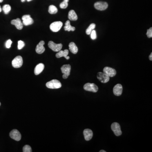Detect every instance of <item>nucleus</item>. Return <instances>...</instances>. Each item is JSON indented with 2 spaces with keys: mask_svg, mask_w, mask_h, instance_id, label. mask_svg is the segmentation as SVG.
Returning a JSON list of instances; mask_svg holds the SVG:
<instances>
[{
  "mask_svg": "<svg viewBox=\"0 0 152 152\" xmlns=\"http://www.w3.org/2000/svg\"><path fill=\"white\" fill-rule=\"evenodd\" d=\"M58 10L56 6L54 5H50L49 7L48 11L50 14H55L58 12Z\"/></svg>",
  "mask_w": 152,
  "mask_h": 152,
  "instance_id": "22",
  "label": "nucleus"
},
{
  "mask_svg": "<svg viewBox=\"0 0 152 152\" xmlns=\"http://www.w3.org/2000/svg\"><path fill=\"white\" fill-rule=\"evenodd\" d=\"M63 26V23L60 21L55 22L50 25V29L53 32H57L60 30Z\"/></svg>",
  "mask_w": 152,
  "mask_h": 152,
  "instance_id": "5",
  "label": "nucleus"
},
{
  "mask_svg": "<svg viewBox=\"0 0 152 152\" xmlns=\"http://www.w3.org/2000/svg\"><path fill=\"white\" fill-rule=\"evenodd\" d=\"M113 93L115 96H120L123 92V87L121 84H118L114 87L113 90Z\"/></svg>",
  "mask_w": 152,
  "mask_h": 152,
  "instance_id": "13",
  "label": "nucleus"
},
{
  "mask_svg": "<svg viewBox=\"0 0 152 152\" xmlns=\"http://www.w3.org/2000/svg\"><path fill=\"white\" fill-rule=\"evenodd\" d=\"M2 11V9H1V6H0V12Z\"/></svg>",
  "mask_w": 152,
  "mask_h": 152,
  "instance_id": "33",
  "label": "nucleus"
},
{
  "mask_svg": "<svg viewBox=\"0 0 152 152\" xmlns=\"http://www.w3.org/2000/svg\"><path fill=\"white\" fill-rule=\"evenodd\" d=\"M84 89L85 90L88 91L96 93L98 91V86L94 83H87L84 86Z\"/></svg>",
  "mask_w": 152,
  "mask_h": 152,
  "instance_id": "4",
  "label": "nucleus"
},
{
  "mask_svg": "<svg viewBox=\"0 0 152 152\" xmlns=\"http://www.w3.org/2000/svg\"><path fill=\"white\" fill-rule=\"evenodd\" d=\"M46 87L49 89H58L61 87L62 85L60 81L57 80H53L47 82Z\"/></svg>",
  "mask_w": 152,
  "mask_h": 152,
  "instance_id": "1",
  "label": "nucleus"
},
{
  "mask_svg": "<svg viewBox=\"0 0 152 152\" xmlns=\"http://www.w3.org/2000/svg\"><path fill=\"white\" fill-rule=\"evenodd\" d=\"M12 42L10 39H9L7 41L6 43V48H8V49L10 48L11 47V46Z\"/></svg>",
  "mask_w": 152,
  "mask_h": 152,
  "instance_id": "30",
  "label": "nucleus"
},
{
  "mask_svg": "<svg viewBox=\"0 0 152 152\" xmlns=\"http://www.w3.org/2000/svg\"><path fill=\"white\" fill-rule=\"evenodd\" d=\"M147 36L148 38H152V28H150L149 29L147 30Z\"/></svg>",
  "mask_w": 152,
  "mask_h": 152,
  "instance_id": "29",
  "label": "nucleus"
},
{
  "mask_svg": "<svg viewBox=\"0 0 152 152\" xmlns=\"http://www.w3.org/2000/svg\"><path fill=\"white\" fill-rule=\"evenodd\" d=\"M95 28H96L95 24H91V25H90L88 27V28L86 30V34L87 35H90L91 32H92L93 30Z\"/></svg>",
  "mask_w": 152,
  "mask_h": 152,
  "instance_id": "23",
  "label": "nucleus"
},
{
  "mask_svg": "<svg viewBox=\"0 0 152 152\" xmlns=\"http://www.w3.org/2000/svg\"><path fill=\"white\" fill-rule=\"evenodd\" d=\"M32 151V149L29 145H26L25 146H24L23 148V152H31Z\"/></svg>",
  "mask_w": 152,
  "mask_h": 152,
  "instance_id": "27",
  "label": "nucleus"
},
{
  "mask_svg": "<svg viewBox=\"0 0 152 152\" xmlns=\"http://www.w3.org/2000/svg\"><path fill=\"white\" fill-rule=\"evenodd\" d=\"M69 0H64L63 2H62L60 5V7L61 9H66L68 6V2Z\"/></svg>",
  "mask_w": 152,
  "mask_h": 152,
  "instance_id": "25",
  "label": "nucleus"
},
{
  "mask_svg": "<svg viewBox=\"0 0 152 152\" xmlns=\"http://www.w3.org/2000/svg\"><path fill=\"white\" fill-rule=\"evenodd\" d=\"M48 47L54 52H58L61 49L63 45L61 44H57L53 41H49L48 43Z\"/></svg>",
  "mask_w": 152,
  "mask_h": 152,
  "instance_id": "7",
  "label": "nucleus"
},
{
  "mask_svg": "<svg viewBox=\"0 0 152 152\" xmlns=\"http://www.w3.org/2000/svg\"><path fill=\"white\" fill-rule=\"evenodd\" d=\"M97 77L98 79L102 83H106L108 82L109 80V77L104 72H99L97 74Z\"/></svg>",
  "mask_w": 152,
  "mask_h": 152,
  "instance_id": "8",
  "label": "nucleus"
},
{
  "mask_svg": "<svg viewBox=\"0 0 152 152\" xmlns=\"http://www.w3.org/2000/svg\"><path fill=\"white\" fill-rule=\"evenodd\" d=\"M11 10V7L10 5L8 4H6L3 6V10L4 11V13L5 14H8L10 12Z\"/></svg>",
  "mask_w": 152,
  "mask_h": 152,
  "instance_id": "24",
  "label": "nucleus"
},
{
  "mask_svg": "<svg viewBox=\"0 0 152 152\" xmlns=\"http://www.w3.org/2000/svg\"><path fill=\"white\" fill-rule=\"evenodd\" d=\"M22 24L26 26L32 25L33 23V20L30 15H25L22 16Z\"/></svg>",
  "mask_w": 152,
  "mask_h": 152,
  "instance_id": "12",
  "label": "nucleus"
},
{
  "mask_svg": "<svg viewBox=\"0 0 152 152\" xmlns=\"http://www.w3.org/2000/svg\"><path fill=\"white\" fill-rule=\"evenodd\" d=\"M69 49L70 51L74 54H77L78 51V49L76 44L73 42H71L69 44Z\"/></svg>",
  "mask_w": 152,
  "mask_h": 152,
  "instance_id": "19",
  "label": "nucleus"
},
{
  "mask_svg": "<svg viewBox=\"0 0 152 152\" xmlns=\"http://www.w3.org/2000/svg\"><path fill=\"white\" fill-rule=\"evenodd\" d=\"M23 59L21 56H17L12 61V65L15 68H19L22 66Z\"/></svg>",
  "mask_w": 152,
  "mask_h": 152,
  "instance_id": "3",
  "label": "nucleus"
},
{
  "mask_svg": "<svg viewBox=\"0 0 152 152\" xmlns=\"http://www.w3.org/2000/svg\"><path fill=\"white\" fill-rule=\"evenodd\" d=\"M69 53V50L68 49H65L64 51L60 50L56 54V57L57 58H60L62 57H64L67 60H69L70 58L68 56Z\"/></svg>",
  "mask_w": 152,
  "mask_h": 152,
  "instance_id": "16",
  "label": "nucleus"
},
{
  "mask_svg": "<svg viewBox=\"0 0 152 152\" xmlns=\"http://www.w3.org/2000/svg\"><path fill=\"white\" fill-rule=\"evenodd\" d=\"M90 35H91V39H93V40H95V39H96V37H97L96 33V31L94 30H93L92 31V32H91Z\"/></svg>",
  "mask_w": 152,
  "mask_h": 152,
  "instance_id": "28",
  "label": "nucleus"
},
{
  "mask_svg": "<svg viewBox=\"0 0 152 152\" xmlns=\"http://www.w3.org/2000/svg\"><path fill=\"white\" fill-rule=\"evenodd\" d=\"M3 1V0H0V3L2 2Z\"/></svg>",
  "mask_w": 152,
  "mask_h": 152,
  "instance_id": "35",
  "label": "nucleus"
},
{
  "mask_svg": "<svg viewBox=\"0 0 152 152\" xmlns=\"http://www.w3.org/2000/svg\"><path fill=\"white\" fill-rule=\"evenodd\" d=\"M10 137L17 141H19L21 139V134L17 129H14L9 134Z\"/></svg>",
  "mask_w": 152,
  "mask_h": 152,
  "instance_id": "9",
  "label": "nucleus"
},
{
  "mask_svg": "<svg viewBox=\"0 0 152 152\" xmlns=\"http://www.w3.org/2000/svg\"><path fill=\"white\" fill-rule=\"evenodd\" d=\"M44 41H41L37 45L36 47V51L38 54H41L43 53L45 50V49L44 47Z\"/></svg>",
  "mask_w": 152,
  "mask_h": 152,
  "instance_id": "14",
  "label": "nucleus"
},
{
  "mask_svg": "<svg viewBox=\"0 0 152 152\" xmlns=\"http://www.w3.org/2000/svg\"><path fill=\"white\" fill-rule=\"evenodd\" d=\"M27 1H28V2H30V1H31L32 0H27Z\"/></svg>",
  "mask_w": 152,
  "mask_h": 152,
  "instance_id": "36",
  "label": "nucleus"
},
{
  "mask_svg": "<svg viewBox=\"0 0 152 152\" xmlns=\"http://www.w3.org/2000/svg\"><path fill=\"white\" fill-rule=\"evenodd\" d=\"M103 72L105 73L109 77H113L116 74V70L115 69L109 67H104V69H103Z\"/></svg>",
  "mask_w": 152,
  "mask_h": 152,
  "instance_id": "11",
  "label": "nucleus"
},
{
  "mask_svg": "<svg viewBox=\"0 0 152 152\" xmlns=\"http://www.w3.org/2000/svg\"><path fill=\"white\" fill-rule=\"evenodd\" d=\"M71 69V66L69 64L64 65L61 68L62 73L64 74L63 78L64 79L67 78L70 75V71Z\"/></svg>",
  "mask_w": 152,
  "mask_h": 152,
  "instance_id": "2",
  "label": "nucleus"
},
{
  "mask_svg": "<svg viewBox=\"0 0 152 152\" xmlns=\"http://www.w3.org/2000/svg\"><path fill=\"white\" fill-rule=\"evenodd\" d=\"M1 103L0 102V106H1Z\"/></svg>",
  "mask_w": 152,
  "mask_h": 152,
  "instance_id": "37",
  "label": "nucleus"
},
{
  "mask_svg": "<svg viewBox=\"0 0 152 152\" xmlns=\"http://www.w3.org/2000/svg\"><path fill=\"white\" fill-rule=\"evenodd\" d=\"M100 152H106V151H104V150H101L99 151Z\"/></svg>",
  "mask_w": 152,
  "mask_h": 152,
  "instance_id": "32",
  "label": "nucleus"
},
{
  "mask_svg": "<svg viewBox=\"0 0 152 152\" xmlns=\"http://www.w3.org/2000/svg\"><path fill=\"white\" fill-rule=\"evenodd\" d=\"M21 2H25L26 1V0H21Z\"/></svg>",
  "mask_w": 152,
  "mask_h": 152,
  "instance_id": "34",
  "label": "nucleus"
},
{
  "mask_svg": "<svg viewBox=\"0 0 152 152\" xmlns=\"http://www.w3.org/2000/svg\"><path fill=\"white\" fill-rule=\"evenodd\" d=\"M44 64H39L34 69V74L35 75H38L42 73L44 69Z\"/></svg>",
  "mask_w": 152,
  "mask_h": 152,
  "instance_id": "18",
  "label": "nucleus"
},
{
  "mask_svg": "<svg viewBox=\"0 0 152 152\" xmlns=\"http://www.w3.org/2000/svg\"><path fill=\"white\" fill-rule=\"evenodd\" d=\"M111 129L116 136H120L121 135L122 133L121 130L120 125L118 123H113L111 125Z\"/></svg>",
  "mask_w": 152,
  "mask_h": 152,
  "instance_id": "6",
  "label": "nucleus"
},
{
  "mask_svg": "<svg viewBox=\"0 0 152 152\" xmlns=\"http://www.w3.org/2000/svg\"><path fill=\"white\" fill-rule=\"evenodd\" d=\"M85 139L86 141H89L93 136V133L92 130L90 129H85L83 131Z\"/></svg>",
  "mask_w": 152,
  "mask_h": 152,
  "instance_id": "15",
  "label": "nucleus"
},
{
  "mask_svg": "<svg viewBox=\"0 0 152 152\" xmlns=\"http://www.w3.org/2000/svg\"><path fill=\"white\" fill-rule=\"evenodd\" d=\"M149 59L150 60H152V53H151V54L149 56Z\"/></svg>",
  "mask_w": 152,
  "mask_h": 152,
  "instance_id": "31",
  "label": "nucleus"
},
{
  "mask_svg": "<svg viewBox=\"0 0 152 152\" xmlns=\"http://www.w3.org/2000/svg\"><path fill=\"white\" fill-rule=\"evenodd\" d=\"M68 18L70 20L72 21H76L78 19L77 15L76 14L75 11L73 10H70V11H69Z\"/></svg>",
  "mask_w": 152,
  "mask_h": 152,
  "instance_id": "20",
  "label": "nucleus"
},
{
  "mask_svg": "<svg viewBox=\"0 0 152 152\" xmlns=\"http://www.w3.org/2000/svg\"><path fill=\"white\" fill-rule=\"evenodd\" d=\"M11 24L12 25L15 26L17 29L22 30L23 28V25L19 18L16 19L15 20H11Z\"/></svg>",
  "mask_w": 152,
  "mask_h": 152,
  "instance_id": "17",
  "label": "nucleus"
},
{
  "mask_svg": "<svg viewBox=\"0 0 152 152\" xmlns=\"http://www.w3.org/2000/svg\"><path fill=\"white\" fill-rule=\"evenodd\" d=\"M108 6V4L105 2H97L94 4L95 9L100 11L106 10Z\"/></svg>",
  "mask_w": 152,
  "mask_h": 152,
  "instance_id": "10",
  "label": "nucleus"
},
{
  "mask_svg": "<svg viewBox=\"0 0 152 152\" xmlns=\"http://www.w3.org/2000/svg\"><path fill=\"white\" fill-rule=\"evenodd\" d=\"M25 43L24 42L20 40L18 42V49H22V48H23V47L25 46Z\"/></svg>",
  "mask_w": 152,
  "mask_h": 152,
  "instance_id": "26",
  "label": "nucleus"
},
{
  "mask_svg": "<svg viewBox=\"0 0 152 152\" xmlns=\"http://www.w3.org/2000/svg\"><path fill=\"white\" fill-rule=\"evenodd\" d=\"M64 30L68 31H74L75 30V28L74 27H73L71 26L70 24V21L69 20H67L66 22L65 23V26L64 27Z\"/></svg>",
  "mask_w": 152,
  "mask_h": 152,
  "instance_id": "21",
  "label": "nucleus"
}]
</instances>
